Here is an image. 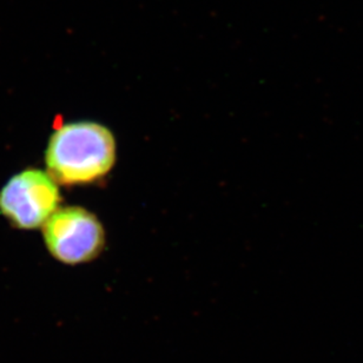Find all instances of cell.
I'll return each instance as SVG.
<instances>
[{"label":"cell","instance_id":"1","mask_svg":"<svg viewBox=\"0 0 363 363\" xmlns=\"http://www.w3.org/2000/svg\"><path fill=\"white\" fill-rule=\"evenodd\" d=\"M116 162L111 131L94 122L60 126L45 152L49 175L63 185L89 184L108 175Z\"/></svg>","mask_w":363,"mask_h":363},{"label":"cell","instance_id":"2","mask_svg":"<svg viewBox=\"0 0 363 363\" xmlns=\"http://www.w3.org/2000/svg\"><path fill=\"white\" fill-rule=\"evenodd\" d=\"M43 236L50 254L72 266L96 259L105 245L104 228L81 206L57 209L43 225Z\"/></svg>","mask_w":363,"mask_h":363},{"label":"cell","instance_id":"3","mask_svg":"<svg viewBox=\"0 0 363 363\" xmlns=\"http://www.w3.org/2000/svg\"><path fill=\"white\" fill-rule=\"evenodd\" d=\"M60 202L57 182L38 169L19 172L0 190V213L18 229L43 227Z\"/></svg>","mask_w":363,"mask_h":363}]
</instances>
